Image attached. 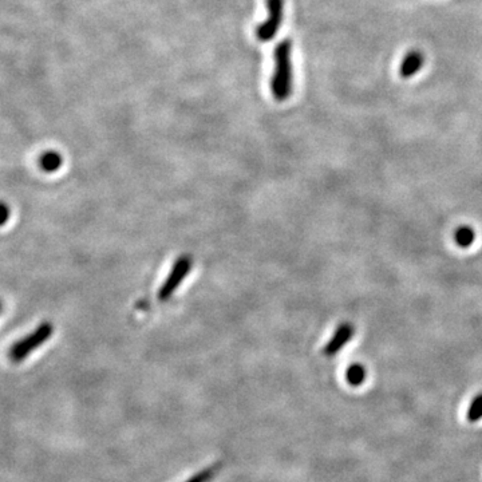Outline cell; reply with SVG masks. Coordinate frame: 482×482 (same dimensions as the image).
<instances>
[{"instance_id":"6da1fadb","label":"cell","mask_w":482,"mask_h":482,"mask_svg":"<svg viewBox=\"0 0 482 482\" xmlns=\"http://www.w3.org/2000/svg\"><path fill=\"white\" fill-rule=\"evenodd\" d=\"M275 69L271 78V93L278 102L287 101L293 91V66H292V40L283 39L274 52Z\"/></svg>"},{"instance_id":"7a4b0ae2","label":"cell","mask_w":482,"mask_h":482,"mask_svg":"<svg viewBox=\"0 0 482 482\" xmlns=\"http://www.w3.org/2000/svg\"><path fill=\"white\" fill-rule=\"evenodd\" d=\"M54 334V326L50 322L40 323L35 330L28 334L23 339L18 341L8 351V356L13 362H22L33 351H35L42 344L47 342Z\"/></svg>"},{"instance_id":"3957f363","label":"cell","mask_w":482,"mask_h":482,"mask_svg":"<svg viewBox=\"0 0 482 482\" xmlns=\"http://www.w3.org/2000/svg\"><path fill=\"white\" fill-rule=\"evenodd\" d=\"M192 266H193V260H192L189 254H181L178 257L172 266L169 275L166 276L164 284L158 290L157 296H158L160 302H166V300H169L170 296H173V293L177 291L178 287L182 284V281L189 275Z\"/></svg>"},{"instance_id":"277c9868","label":"cell","mask_w":482,"mask_h":482,"mask_svg":"<svg viewBox=\"0 0 482 482\" xmlns=\"http://www.w3.org/2000/svg\"><path fill=\"white\" fill-rule=\"evenodd\" d=\"M266 18L256 27V38L260 42H269L276 37L284 19V0H266Z\"/></svg>"},{"instance_id":"5b68a950","label":"cell","mask_w":482,"mask_h":482,"mask_svg":"<svg viewBox=\"0 0 482 482\" xmlns=\"http://www.w3.org/2000/svg\"><path fill=\"white\" fill-rule=\"evenodd\" d=\"M355 334V329L351 323H342L331 336L330 341L324 346L323 354L326 356H335Z\"/></svg>"},{"instance_id":"8992f818","label":"cell","mask_w":482,"mask_h":482,"mask_svg":"<svg viewBox=\"0 0 482 482\" xmlns=\"http://www.w3.org/2000/svg\"><path fill=\"white\" fill-rule=\"evenodd\" d=\"M423 64H425V57L421 51H408L399 66V74L405 79L411 78L421 71Z\"/></svg>"},{"instance_id":"52a82bcc","label":"cell","mask_w":482,"mask_h":482,"mask_svg":"<svg viewBox=\"0 0 482 482\" xmlns=\"http://www.w3.org/2000/svg\"><path fill=\"white\" fill-rule=\"evenodd\" d=\"M64 164V160H62V155L58 152H51L43 153L39 158V166L42 170H45L46 173H52V172H57L61 166Z\"/></svg>"},{"instance_id":"ba28073f","label":"cell","mask_w":482,"mask_h":482,"mask_svg":"<svg viewBox=\"0 0 482 482\" xmlns=\"http://www.w3.org/2000/svg\"><path fill=\"white\" fill-rule=\"evenodd\" d=\"M368 378V370L360 363H353L346 371V381L353 387H359Z\"/></svg>"},{"instance_id":"9c48e42d","label":"cell","mask_w":482,"mask_h":482,"mask_svg":"<svg viewBox=\"0 0 482 482\" xmlns=\"http://www.w3.org/2000/svg\"><path fill=\"white\" fill-rule=\"evenodd\" d=\"M454 239H456V242H457L459 247L468 248V247H470V245L474 242L476 233H474V230L470 228V227H461V228H458L457 230H456Z\"/></svg>"},{"instance_id":"30bf717a","label":"cell","mask_w":482,"mask_h":482,"mask_svg":"<svg viewBox=\"0 0 482 482\" xmlns=\"http://www.w3.org/2000/svg\"><path fill=\"white\" fill-rule=\"evenodd\" d=\"M466 419L474 423L478 422L482 419V393L478 394L474 396V399L470 402L468 413H466Z\"/></svg>"},{"instance_id":"8fae6325","label":"cell","mask_w":482,"mask_h":482,"mask_svg":"<svg viewBox=\"0 0 482 482\" xmlns=\"http://www.w3.org/2000/svg\"><path fill=\"white\" fill-rule=\"evenodd\" d=\"M220 469V464H216L213 466H209L206 469L201 470L199 473H196L194 476H192L188 481L185 482H209L212 481V478L216 476Z\"/></svg>"},{"instance_id":"7c38bea8","label":"cell","mask_w":482,"mask_h":482,"mask_svg":"<svg viewBox=\"0 0 482 482\" xmlns=\"http://www.w3.org/2000/svg\"><path fill=\"white\" fill-rule=\"evenodd\" d=\"M10 218V208L8 205L3 201H0V227L4 225Z\"/></svg>"},{"instance_id":"4fadbf2b","label":"cell","mask_w":482,"mask_h":482,"mask_svg":"<svg viewBox=\"0 0 482 482\" xmlns=\"http://www.w3.org/2000/svg\"><path fill=\"white\" fill-rule=\"evenodd\" d=\"M1 308H3V305H1V302H0V312H1Z\"/></svg>"}]
</instances>
